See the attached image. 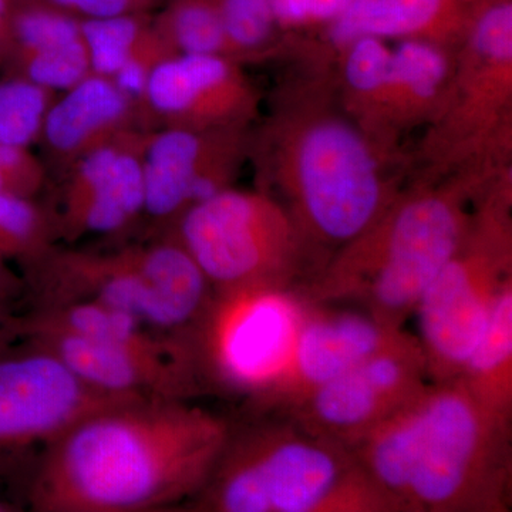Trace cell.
<instances>
[{
	"instance_id": "cell-1",
	"label": "cell",
	"mask_w": 512,
	"mask_h": 512,
	"mask_svg": "<svg viewBox=\"0 0 512 512\" xmlns=\"http://www.w3.org/2000/svg\"><path fill=\"white\" fill-rule=\"evenodd\" d=\"M231 430V420L192 400L136 397L66 431L37 460L23 494L36 512L185 507L210 480Z\"/></svg>"
},
{
	"instance_id": "cell-2",
	"label": "cell",
	"mask_w": 512,
	"mask_h": 512,
	"mask_svg": "<svg viewBox=\"0 0 512 512\" xmlns=\"http://www.w3.org/2000/svg\"><path fill=\"white\" fill-rule=\"evenodd\" d=\"M511 426L454 379L427 384L349 447L406 512H508Z\"/></svg>"
},
{
	"instance_id": "cell-3",
	"label": "cell",
	"mask_w": 512,
	"mask_h": 512,
	"mask_svg": "<svg viewBox=\"0 0 512 512\" xmlns=\"http://www.w3.org/2000/svg\"><path fill=\"white\" fill-rule=\"evenodd\" d=\"M184 510L406 512L352 448L278 414L232 423L210 480Z\"/></svg>"
},
{
	"instance_id": "cell-4",
	"label": "cell",
	"mask_w": 512,
	"mask_h": 512,
	"mask_svg": "<svg viewBox=\"0 0 512 512\" xmlns=\"http://www.w3.org/2000/svg\"><path fill=\"white\" fill-rule=\"evenodd\" d=\"M468 197L451 187L394 198L365 234L328 259L303 289L306 298L355 306L403 329L470 227Z\"/></svg>"
},
{
	"instance_id": "cell-5",
	"label": "cell",
	"mask_w": 512,
	"mask_h": 512,
	"mask_svg": "<svg viewBox=\"0 0 512 512\" xmlns=\"http://www.w3.org/2000/svg\"><path fill=\"white\" fill-rule=\"evenodd\" d=\"M32 309L97 303L183 333L212 295L210 282L174 234L111 251L53 247L23 269Z\"/></svg>"
},
{
	"instance_id": "cell-6",
	"label": "cell",
	"mask_w": 512,
	"mask_h": 512,
	"mask_svg": "<svg viewBox=\"0 0 512 512\" xmlns=\"http://www.w3.org/2000/svg\"><path fill=\"white\" fill-rule=\"evenodd\" d=\"M311 303L302 289L285 286L212 291L181 333L202 392L241 400L245 416H254L284 376Z\"/></svg>"
},
{
	"instance_id": "cell-7",
	"label": "cell",
	"mask_w": 512,
	"mask_h": 512,
	"mask_svg": "<svg viewBox=\"0 0 512 512\" xmlns=\"http://www.w3.org/2000/svg\"><path fill=\"white\" fill-rule=\"evenodd\" d=\"M175 237L212 291L245 286L303 289L322 269L284 204L261 192L227 188L175 220Z\"/></svg>"
},
{
	"instance_id": "cell-8",
	"label": "cell",
	"mask_w": 512,
	"mask_h": 512,
	"mask_svg": "<svg viewBox=\"0 0 512 512\" xmlns=\"http://www.w3.org/2000/svg\"><path fill=\"white\" fill-rule=\"evenodd\" d=\"M510 284L511 221L503 192L490 195L474 212L466 235L414 312L430 382L457 379Z\"/></svg>"
},
{
	"instance_id": "cell-9",
	"label": "cell",
	"mask_w": 512,
	"mask_h": 512,
	"mask_svg": "<svg viewBox=\"0 0 512 512\" xmlns=\"http://www.w3.org/2000/svg\"><path fill=\"white\" fill-rule=\"evenodd\" d=\"M282 187L291 202L286 210L315 254L319 247L345 248L394 200L369 143L336 119L316 121L302 131Z\"/></svg>"
},
{
	"instance_id": "cell-10",
	"label": "cell",
	"mask_w": 512,
	"mask_h": 512,
	"mask_svg": "<svg viewBox=\"0 0 512 512\" xmlns=\"http://www.w3.org/2000/svg\"><path fill=\"white\" fill-rule=\"evenodd\" d=\"M74 375L52 353L16 343L0 356V484L25 488L40 456L90 414L136 399Z\"/></svg>"
},
{
	"instance_id": "cell-11",
	"label": "cell",
	"mask_w": 512,
	"mask_h": 512,
	"mask_svg": "<svg viewBox=\"0 0 512 512\" xmlns=\"http://www.w3.org/2000/svg\"><path fill=\"white\" fill-rule=\"evenodd\" d=\"M427 379L420 340L407 332L389 348L278 416L289 417L313 433L352 446L412 402L429 384Z\"/></svg>"
},
{
	"instance_id": "cell-12",
	"label": "cell",
	"mask_w": 512,
	"mask_h": 512,
	"mask_svg": "<svg viewBox=\"0 0 512 512\" xmlns=\"http://www.w3.org/2000/svg\"><path fill=\"white\" fill-rule=\"evenodd\" d=\"M144 137L127 131L69 165L56 207L47 210L56 239L117 235L144 215Z\"/></svg>"
},
{
	"instance_id": "cell-13",
	"label": "cell",
	"mask_w": 512,
	"mask_h": 512,
	"mask_svg": "<svg viewBox=\"0 0 512 512\" xmlns=\"http://www.w3.org/2000/svg\"><path fill=\"white\" fill-rule=\"evenodd\" d=\"M406 330L384 325L362 309L311 303L291 362L252 417L282 414L320 387L389 348Z\"/></svg>"
},
{
	"instance_id": "cell-14",
	"label": "cell",
	"mask_w": 512,
	"mask_h": 512,
	"mask_svg": "<svg viewBox=\"0 0 512 512\" xmlns=\"http://www.w3.org/2000/svg\"><path fill=\"white\" fill-rule=\"evenodd\" d=\"M52 353L84 380L107 392L194 400L202 387L191 357H161L110 340L59 330H25L20 342Z\"/></svg>"
},
{
	"instance_id": "cell-15",
	"label": "cell",
	"mask_w": 512,
	"mask_h": 512,
	"mask_svg": "<svg viewBox=\"0 0 512 512\" xmlns=\"http://www.w3.org/2000/svg\"><path fill=\"white\" fill-rule=\"evenodd\" d=\"M252 93L227 56L173 55L151 73L141 111L161 127L234 128Z\"/></svg>"
},
{
	"instance_id": "cell-16",
	"label": "cell",
	"mask_w": 512,
	"mask_h": 512,
	"mask_svg": "<svg viewBox=\"0 0 512 512\" xmlns=\"http://www.w3.org/2000/svg\"><path fill=\"white\" fill-rule=\"evenodd\" d=\"M234 140L232 128L161 127L146 134L141 150L144 214L161 224L175 222L187 210L195 178L221 158L235 153Z\"/></svg>"
},
{
	"instance_id": "cell-17",
	"label": "cell",
	"mask_w": 512,
	"mask_h": 512,
	"mask_svg": "<svg viewBox=\"0 0 512 512\" xmlns=\"http://www.w3.org/2000/svg\"><path fill=\"white\" fill-rule=\"evenodd\" d=\"M138 110L140 107L113 80L92 73L59 99L55 97L40 140L55 160L72 164L94 148L133 130Z\"/></svg>"
},
{
	"instance_id": "cell-18",
	"label": "cell",
	"mask_w": 512,
	"mask_h": 512,
	"mask_svg": "<svg viewBox=\"0 0 512 512\" xmlns=\"http://www.w3.org/2000/svg\"><path fill=\"white\" fill-rule=\"evenodd\" d=\"M457 379L485 412L512 423V284L501 292Z\"/></svg>"
},
{
	"instance_id": "cell-19",
	"label": "cell",
	"mask_w": 512,
	"mask_h": 512,
	"mask_svg": "<svg viewBox=\"0 0 512 512\" xmlns=\"http://www.w3.org/2000/svg\"><path fill=\"white\" fill-rule=\"evenodd\" d=\"M441 0H353L332 29L338 43L359 37L409 36L426 29L439 15Z\"/></svg>"
},
{
	"instance_id": "cell-20",
	"label": "cell",
	"mask_w": 512,
	"mask_h": 512,
	"mask_svg": "<svg viewBox=\"0 0 512 512\" xmlns=\"http://www.w3.org/2000/svg\"><path fill=\"white\" fill-rule=\"evenodd\" d=\"M52 218L35 198L0 192V259L20 272L56 247Z\"/></svg>"
},
{
	"instance_id": "cell-21",
	"label": "cell",
	"mask_w": 512,
	"mask_h": 512,
	"mask_svg": "<svg viewBox=\"0 0 512 512\" xmlns=\"http://www.w3.org/2000/svg\"><path fill=\"white\" fill-rule=\"evenodd\" d=\"M156 29L175 55L227 56L231 53L218 8L202 0H180Z\"/></svg>"
},
{
	"instance_id": "cell-22",
	"label": "cell",
	"mask_w": 512,
	"mask_h": 512,
	"mask_svg": "<svg viewBox=\"0 0 512 512\" xmlns=\"http://www.w3.org/2000/svg\"><path fill=\"white\" fill-rule=\"evenodd\" d=\"M448 63L441 50L420 40H407L392 52L387 100L404 106H423L446 82Z\"/></svg>"
},
{
	"instance_id": "cell-23",
	"label": "cell",
	"mask_w": 512,
	"mask_h": 512,
	"mask_svg": "<svg viewBox=\"0 0 512 512\" xmlns=\"http://www.w3.org/2000/svg\"><path fill=\"white\" fill-rule=\"evenodd\" d=\"M55 93L6 74L0 77V144L29 148L40 140Z\"/></svg>"
},
{
	"instance_id": "cell-24",
	"label": "cell",
	"mask_w": 512,
	"mask_h": 512,
	"mask_svg": "<svg viewBox=\"0 0 512 512\" xmlns=\"http://www.w3.org/2000/svg\"><path fill=\"white\" fill-rule=\"evenodd\" d=\"M2 70L6 74L23 77L52 93L66 92L92 74L82 37L67 45L12 57Z\"/></svg>"
},
{
	"instance_id": "cell-25",
	"label": "cell",
	"mask_w": 512,
	"mask_h": 512,
	"mask_svg": "<svg viewBox=\"0 0 512 512\" xmlns=\"http://www.w3.org/2000/svg\"><path fill=\"white\" fill-rule=\"evenodd\" d=\"M147 26L133 13L80 19V32L92 73L111 79L126 62Z\"/></svg>"
},
{
	"instance_id": "cell-26",
	"label": "cell",
	"mask_w": 512,
	"mask_h": 512,
	"mask_svg": "<svg viewBox=\"0 0 512 512\" xmlns=\"http://www.w3.org/2000/svg\"><path fill=\"white\" fill-rule=\"evenodd\" d=\"M345 76L357 94L387 100L392 73V52L377 37H359L350 42Z\"/></svg>"
},
{
	"instance_id": "cell-27",
	"label": "cell",
	"mask_w": 512,
	"mask_h": 512,
	"mask_svg": "<svg viewBox=\"0 0 512 512\" xmlns=\"http://www.w3.org/2000/svg\"><path fill=\"white\" fill-rule=\"evenodd\" d=\"M218 12L231 53L261 47L271 35V0H221Z\"/></svg>"
},
{
	"instance_id": "cell-28",
	"label": "cell",
	"mask_w": 512,
	"mask_h": 512,
	"mask_svg": "<svg viewBox=\"0 0 512 512\" xmlns=\"http://www.w3.org/2000/svg\"><path fill=\"white\" fill-rule=\"evenodd\" d=\"M173 55L175 53L158 33L156 26H147L136 46L131 50L130 56L121 64L111 80L141 109L151 73L164 59Z\"/></svg>"
},
{
	"instance_id": "cell-29",
	"label": "cell",
	"mask_w": 512,
	"mask_h": 512,
	"mask_svg": "<svg viewBox=\"0 0 512 512\" xmlns=\"http://www.w3.org/2000/svg\"><path fill=\"white\" fill-rule=\"evenodd\" d=\"M46 184V168L29 148L0 144V192L35 198Z\"/></svg>"
},
{
	"instance_id": "cell-30",
	"label": "cell",
	"mask_w": 512,
	"mask_h": 512,
	"mask_svg": "<svg viewBox=\"0 0 512 512\" xmlns=\"http://www.w3.org/2000/svg\"><path fill=\"white\" fill-rule=\"evenodd\" d=\"M474 47L485 60L495 64H510L512 57L511 5L494 6L485 12L474 30Z\"/></svg>"
},
{
	"instance_id": "cell-31",
	"label": "cell",
	"mask_w": 512,
	"mask_h": 512,
	"mask_svg": "<svg viewBox=\"0 0 512 512\" xmlns=\"http://www.w3.org/2000/svg\"><path fill=\"white\" fill-rule=\"evenodd\" d=\"M42 3L69 13L80 19L106 18V16L133 13L137 0H43Z\"/></svg>"
},
{
	"instance_id": "cell-32",
	"label": "cell",
	"mask_w": 512,
	"mask_h": 512,
	"mask_svg": "<svg viewBox=\"0 0 512 512\" xmlns=\"http://www.w3.org/2000/svg\"><path fill=\"white\" fill-rule=\"evenodd\" d=\"M22 298H26L25 279L0 259V305L12 306Z\"/></svg>"
},
{
	"instance_id": "cell-33",
	"label": "cell",
	"mask_w": 512,
	"mask_h": 512,
	"mask_svg": "<svg viewBox=\"0 0 512 512\" xmlns=\"http://www.w3.org/2000/svg\"><path fill=\"white\" fill-rule=\"evenodd\" d=\"M315 0H271L276 19L286 23H299L312 19Z\"/></svg>"
},
{
	"instance_id": "cell-34",
	"label": "cell",
	"mask_w": 512,
	"mask_h": 512,
	"mask_svg": "<svg viewBox=\"0 0 512 512\" xmlns=\"http://www.w3.org/2000/svg\"><path fill=\"white\" fill-rule=\"evenodd\" d=\"M19 319L12 306L0 305V356L20 342Z\"/></svg>"
},
{
	"instance_id": "cell-35",
	"label": "cell",
	"mask_w": 512,
	"mask_h": 512,
	"mask_svg": "<svg viewBox=\"0 0 512 512\" xmlns=\"http://www.w3.org/2000/svg\"><path fill=\"white\" fill-rule=\"evenodd\" d=\"M16 0H0V70L5 64L6 53H8L10 22L15 9Z\"/></svg>"
},
{
	"instance_id": "cell-36",
	"label": "cell",
	"mask_w": 512,
	"mask_h": 512,
	"mask_svg": "<svg viewBox=\"0 0 512 512\" xmlns=\"http://www.w3.org/2000/svg\"><path fill=\"white\" fill-rule=\"evenodd\" d=\"M353 0H315L312 19H336L352 5Z\"/></svg>"
},
{
	"instance_id": "cell-37",
	"label": "cell",
	"mask_w": 512,
	"mask_h": 512,
	"mask_svg": "<svg viewBox=\"0 0 512 512\" xmlns=\"http://www.w3.org/2000/svg\"><path fill=\"white\" fill-rule=\"evenodd\" d=\"M13 510H15V508H13L12 504L2 503V501H0V512H8Z\"/></svg>"
},
{
	"instance_id": "cell-38",
	"label": "cell",
	"mask_w": 512,
	"mask_h": 512,
	"mask_svg": "<svg viewBox=\"0 0 512 512\" xmlns=\"http://www.w3.org/2000/svg\"><path fill=\"white\" fill-rule=\"evenodd\" d=\"M16 2H26V0H16Z\"/></svg>"
},
{
	"instance_id": "cell-39",
	"label": "cell",
	"mask_w": 512,
	"mask_h": 512,
	"mask_svg": "<svg viewBox=\"0 0 512 512\" xmlns=\"http://www.w3.org/2000/svg\"><path fill=\"white\" fill-rule=\"evenodd\" d=\"M137 2H138V3H140V2H141V0H137Z\"/></svg>"
}]
</instances>
